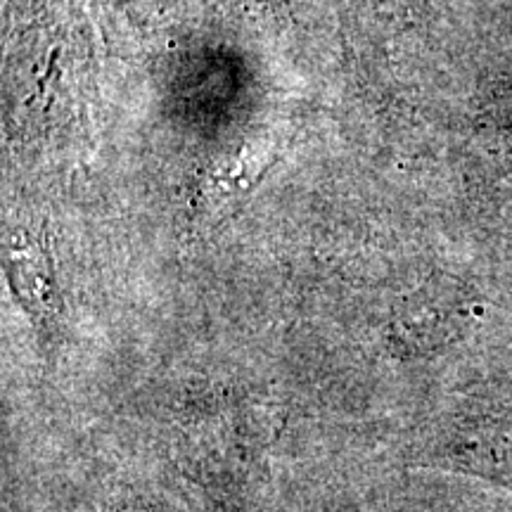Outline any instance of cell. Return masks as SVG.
<instances>
[{
  "instance_id": "obj_1",
  "label": "cell",
  "mask_w": 512,
  "mask_h": 512,
  "mask_svg": "<svg viewBox=\"0 0 512 512\" xmlns=\"http://www.w3.org/2000/svg\"><path fill=\"white\" fill-rule=\"evenodd\" d=\"M422 453L427 465L441 470L512 484V411L463 415Z\"/></svg>"
},
{
  "instance_id": "obj_2",
  "label": "cell",
  "mask_w": 512,
  "mask_h": 512,
  "mask_svg": "<svg viewBox=\"0 0 512 512\" xmlns=\"http://www.w3.org/2000/svg\"><path fill=\"white\" fill-rule=\"evenodd\" d=\"M117 512H169L162 503L155 501V498L147 496H133L126 498L117 505Z\"/></svg>"
}]
</instances>
